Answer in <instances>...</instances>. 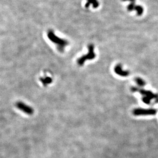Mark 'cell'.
I'll list each match as a JSON object with an SVG mask.
<instances>
[{"mask_svg": "<svg viewBox=\"0 0 158 158\" xmlns=\"http://www.w3.org/2000/svg\"><path fill=\"white\" fill-rule=\"evenodd\" d=\"M47 36L51 42L56 45L57 49L61 52H63L65 47L68 45V42L67 40L57 36L54 31L51 30L48 31Z\"/></svg>", "mask_w": 158, "mask_h": 158, "instance_id": "6da1fadb", "label": "cell"}, {"mask_svg": "<svg viewBox=\"0 0 158 158\" xmlns=\"http://www.w3.org/2000/svg\"><path fill=\"white\" fill-rule=\"evenodd\" d=\"M89 51L87 54L77 59V64L79 66H83V65L87 60H92L94 59L96 57V54L94 52V47L93 45H90L88 47Z\"/></svg>", "mask_w": 158, "mask_h": 158, "instance_id": "7a4b0ae2", "label": "cell"}, {"mask_svg": "<svg viewBox=\"0 0 158 158\" xmlns=\"http://www.w3.org/2000/svg\"><path fill=\"white\" fill-rule=\"evenodd\" d=\"M17 107L21 111H23L24 113L27 114H32L33 113L32 109L30 107L26 105L22 102H19L17 104Z\"/></svg>", "mask_w": 158, "mask_h": 158, "instance_id": "3957f363", "label": "cell"}, {"mask_svg": "<svg viewBox=\"0 0 158 158\" xmlns=\"http://www.w3.org/2000/svg\"><path fill=\"white\" fill-rule=\"evenodd\" d=\"M90 5H92L94 8H96L99 6V2L97 0H87V3L85 4V7L87 8Z\"/></svg>", "mask_w": 158, "mask_h": 158, "instance_id": "277c9868", "label": "cell"}, {"mask_svg": "<svg viewBox=\"0 0 158 158\" xmlns=\"http://www.w3.org/2000/svg\"><path fill=\"white\" fill-rule=\"evenodd\" d=\"M122 68L120 66H117L115 68V71L116 73L118 75L121 76H125L127 75V72L125 71L121 70Z\"/></svg>", "mask_w": 158, "mask_h": 158, "instance_id": "5b68a950", "label": "cell"}, {"mask_svg": "<svg viewBox=\"0 0 158 158\" xmlns=\"http://www.w3.org/2000/svg\"><path fill=\"white\" fill-rule=\"evenodd\" d=\"M40 80L44 86H46L52 83V79L50 77H46L44 78H40Z\"/></svg>", "mask_w": 158, "mask_h": 158, "instance_id": "8992f818", "label": "cell"}]
</instances>
